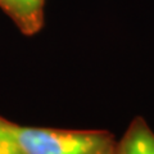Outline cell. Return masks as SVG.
I'll return each instance as SVG.
<instances>
[{"mask_svg": "<svg viewBox=\"0 0 154 154\" xmlns=\"http://www.w3.org/2000/svg\"><path fill=\"white\" fill-rule=\"evenodd\" d=\"M3 125L26 154H114V135L107 130L25 126L2 117Z\"/></svg>", "mask_w": 154, "mask_h": 154, "instance_id": "1", "label": "cell"}, {"mask_svg": "<svg viewBox=\"0 0 154 154\" xmlns=\"http://www.w3.org/2000/svg\"><path fill=\"white\" fill-rule=\"evenodd\" d=\"M45 0H0V9L25 36H35L44 27Z\"/></svg>", "mask_w": 154, "mask_h": 154, "instance_id": "2", "label": "cell"}, {"mask_svg": "<svg viewBox=\"0 0 154 154\" xmlns=\"http://www.w3.org/2000/svg\"><path fill=\"white\" fill-rule=\"evenodd\" d=\"M114 154H154V131L143 117L130 122L123 136L117 140Z\"/></svg>", "mask_w": 154, "mask_h": 154, "instance_id": "3", "label": "cell"}, {"mask_svg": "<svg viewBox=\"0 0 154 154\" xmlns=\"http://www.w3.org/2000/svg\"><path fill=\"white\" fill-rule=\"evenodd\" d=\"M0 154H26L8 130L4 127L2 116H0Z\"/></svg>", "mask_w": 154, "mask_h": 154, "instance_id": "4", "label": "cell"}]
</instances>
